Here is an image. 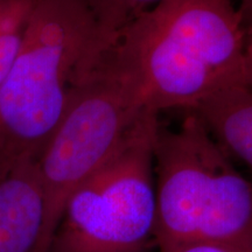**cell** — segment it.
<instances>
[{"label":"cell","mask_w":252,"mask_h":252,"mask_svg":"<svg viewBox=\"0 0 252 252\" xmlns=\"http://www.w3.org/2000/svg\"><path fill=\"white\" fill-rule=\"evenodd\" d=\"M245 45L231 0H163L126 25L103 59L143 108L159 115L247 87Z\"/></svg>","instance_id":"cell-1"},{"label":"cell","mask_w":252,"mask_h":252,"mask_svg":"<svg viewBox=\"0 0 252 252\" xmlns=\"http://www.w3.org/2000/svg\"><path fill=\"white\" fill-rule=\"evenodd\" d=\"M103 54L86 0H36L17 58L0 83V160L37 159L75 88Z\"/></svg>","instance_id":"cell-2"},{"label":"cell","mask_w":252,"mask_h":252,"mask_svg":"<svg viewBox=\"0 0 252 252\" xmlns=\"http://www.w3.org/2000/svg\"><path fill=\"white\" fill-rule=\"evenodd\" d=\"M153 247L209 243L252 250V181L236 168L196 113L159 125L153 147Z\"/></svg>","instance_id":"cell-3"},{"label":"cell","mask_w":252,"mask_h":252,"mask_svg":"<svg viewBox=\"0 0 252 252\" xmlns=\"http://www.w3.org/2000/svg\"><path fill=\"white\" fill-rule=\"evenodd\" d=\"M159 125L157 113H145L117 152L71 194L47 252H145L152 247Z\"/></svg>","instance_id":"cell-4"},{"label":"cell","mask_w":252,"mask_h":252,"mask_svg":"<svg viewBox=\"0 0 252 252\" xmlns=\"http://www.w3.org/2000/svg\"><path fill=\"white\" fill-rule=\"evenodd\" d=\"M146 112L151 111L100 56L75 88L37 158L46 202L39 252L48 250L71 194L117 152Z\"/></svg>","instance_id":"cell-5"},{"label":"cell","mask_w":252,"mask_h":252,"mask_svg":"<svg viewBox=\"0 0 252 252\" xmlns=\"http://www.w3.org/2000/svg\"><path fill=\"white\" fill-rule=\"evenodd\" d=\"M45 214L37 159L20 158L0 174V252H39Z\"/></svg>","instance_id":"cell-6"},{"label":"cell","mask_w":252,"mask_h":252,"mask_svg":"<svg viewBox=\"0 0 252 252\" xmlns=\"http://www.w3.org/2000/svg\"><path fill=\"white\" fill-rule=\"evenodd\" d=\"M193 111L217 143L252 174V89L231 87L203 100Z\"/></svg>","instance_id":"cell-7"},{"label":"cell","mask_w":252,"mask_h":252,"mask_svg":"<svg viewBox=\"0 0 252 252\" xmlns=\"http://www.w3.org/2000/svg\"><path fill=\"white\" fill-rule=\"evenodd\" d=\"M36 0H0V83L17 58Z\"/></svg>","instance_id":"cell-8"},{"label":"cell","mask_w":252,"mask_h":252,"mask_svg":"<svg viewBox=\"0 0 252 252\" xmlns=\"http://www.w3.org/2000/svg\"><path fill=\"white\" fill-rule=\"evenodd\" d=\"M98 28L103 49H108L117 34L132 20L163 0H86Z\"/></svg>","instance_id":"cell-9"},{"label":"cell","mask_w":252,"mask_h":252,"mask_svg":"<svg viewBox=\"0 0 252 252\" xmlns=\"http://www.w3.org/2000/svg\"><path fill=\"white\" fill-rule=\"evenodd\" d=\"M159 252H252L249 249H241L228 247V245L220 244H209V243H191V244H180L174 247H167L159 249Z\"/></svg>","instance_id":"cell-10"},{"label":"cell","mask_w":252,"mask_h":252,"mask_svg":"<svg viewBox=\"0 0 252 252\" xmlns=\"http://www.w3.org/2000/svg\"><path fill=\"white\" fill-rule=\"evenodd\" d=\"M245 33L252 31V0H241L237 7Z\"/></svg>","instance_id":"cell-11"},{"label":"cell","mask_w":252,"mask_h":252,"mask_svg":"<svg viewBox=\"0 0 252 252\" xmlns=\"http://www.w3.org/2000/svg\"><path fill=\"white\" fill-rule=\"evenodd\" d=\"M7 167H8V166H5V165H4V163H2V162H1V160H0V174H1V173H2V172H4V171H5V169H6V168H7Z\"/></svg>","instance_id":"cell-12"}]
</instances>
